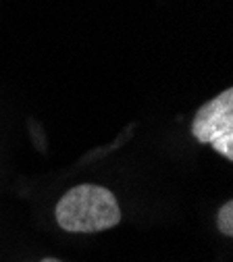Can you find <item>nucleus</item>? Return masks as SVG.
<instances>
[{
  "mask_svg": "<svg viewBox=\"0 0 233 262\" xmlns=\"http://www.w3.org/2000/svg\"><path fill=\"white\" fill-rule=\"evenodd\" d=\"M217 227L223 235H229L233 237V200L225 202L221 208H219V214H217Z\"/></svg>",
  "mask_w": 233,
  "mask_h": 262,
  "instance_id": "7ed1b4c3",
  "label": "nucleus"
},
{
  "mask_svg": "<svg viewBox=\"0 0 233 262\" xmlns=\"http://www.w3.org/2000/svg\"><path fill=\"white\" fill-rule=\"evenodd\" d=\"M233 131V85L204 102L194 115L192 136L200 144H210L213 140Z\"/></svg>",
  "mask_w": 233,
  "mask_h": 262,
  "instance_id": "f03ea898",
  "label": "nucleus"
},
{
  "mask_svg": "<svg viewBox=\"0 0 233 262\" xmlns=\"http://www.w3.org/2000/svg\"><path fill=\"white\" fill-rule=\"evenodd\" d=\"M210 146H213L215 152H219L221 156H225L227 160L233 162V131L231 134H225V136L217 138V140H213Z\"/></svg>",
  "mask_w": 233,
  "mask_h": 262,
  "instance_id": "20e7f679",
  "label": "nucleus"
},
{
  "mask_svg": "<svg viewBox=\"0 0 233 262\" xmlns=\"http://www.w3.org/2000/svg\"><path fill=\"white\" fill-rule=\"evenodd\" d=\"M40 262H62V260H58V258H50V256H48V258H44V260H40Z\"/></svg>",
  "mask_w": 233,
  "mask_h": 262,
  "instance_id": "39448f33",
  "label": "nucleus"
},
{
  "mask_svg": "<svg viewBox=\"0 0 233 262\" xmlns=\"http://www.w3.org/2000/svg\"><path fill=\"white\" fill-rule=\"evenodd\" d=\"M54 219L67 233H100L121 223V208L109 187L81 183L56 202Z\"/></svg>",
  "mask_w": 233,
  "mask_h": 262,
  "instance_id": "f257e3e1",
  "label": "nucleus"
}]
</instances>
